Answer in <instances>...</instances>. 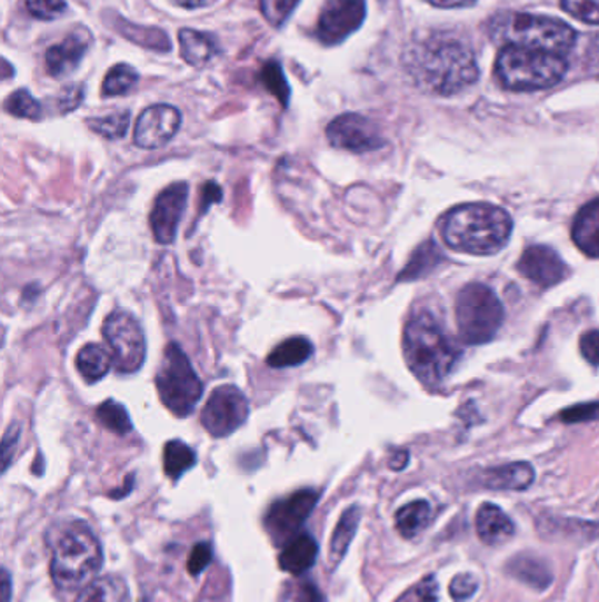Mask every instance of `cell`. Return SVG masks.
Masks as SVG:
<instances>
[{
  "mask_svg": "<svg viewBox=\"0 0 599 602\" xmlns=\"http://www.w3.org/2000/svg\"><path fill=\"white\" fill-rule=\"evenodd\" d=\"M402 62L423 92L445 98L468 89L480 75L471 48L440 32L413 39L405 51Z\"/></svg>",
  "mask_w": 599,
  "mask_h": 602,
  "instance_id": "1",
  "label": "cell"
},
{
  "mask_svg": "<svg viewBox=\"0 0 599 602\" xmlns=\"http://www.w3.org/2000/svg\"><path fill=\"white\" fill-rule=\"evenodd\" d=\"M513 223L507 210L489 203L452 208L441 223L445 244L457 253L492 256L510 241Z\"/></svg>",
  "mask_w": 599,
  "mask_h": 602,
  "instance_id": "2",
  "label": "cell"
},
{
  "mask_svg": "<svg viewBox=\"0 0 599 602\" xmlns=\"http://www.w3.org/2000/svg\"><path fill=\"white\" fill-rule=\"evenodd\" d=\"M51 576L62 590H78L92 583L102 568V547L92 529L80 520L59 523L48 535Z\"/></svg>",
  "mask_w": 599,
  "mask_h": 602,
  "instance_id": "3",
  "label": "cell"
},
{
  "mask_svg": "<svg viewBox=\"0 0 599 602\" xmlns=\"http://www.w3.org/2000/svg\"><path fill=\"white\" fill-rule=\"evenodd\" d=\"M402 353L408 367L426 386H438L456 367L461 351L453 346L443 326L429 312H419L402 333Z\"/></svg>",
  "mask_w": 599,
  "mask_h": 602,
  "instance_id": "4",
  "label": "cell"
},
{
  "mask_svg": "<svg viewBox=\"0 0 599 602\" xmlns=\"http://www.w3.org/2000/svg\"><path fill=\"white\" fill-rule=\"evenodd\" d=\"M489 34L503 48L549 51L562 57L577 41L575 30L565 21L529 13L499 14L490 21Z\"/></svg>",
  "mask_w": 599,
  "mask_h": 602,
  "instance_id": "5",
  "label": "cell"
},
{
  "mask_svg": "<svg viewBox=\"0 0 599 602\" xmlns=\"http://www.w3.org/2000/svg\"><path fill=\"white\" fill-rule=\"evenodd\" d=\"M568 72L565 57L549 51L505 47L496 60V77L505 89L535 92L558 85Z\"/></svg>",
  "mask_w": 599,
  "mask_h": 602,
  "instance_id": "6",
  "label": "cell"
},
{
  "mask_svg": "<svg viewBox=\"0 0 599 602\" xmlns=\"http://www.w3.org/2000/svg\"><path fill=\"white\" fill-rule=\"evenodd\" d=\"M156 386L162 404L178 417H189L204 392L192 363L174 342L163 349Z\"/></svg>",
  "mask_w": 599,
  "mask_h": 602,
  "instance_id": "7",
  "label": "cell"
},
{
  "mask_svg": "<svg viewBox=\"0 0 599 602\" xmlns=\"http://www.w3.org/2000/svg\"><path fill=\"white\" fill-rule=\"evenodd\" d=\"M505 308L496 293L483 284L462 287L456 302L459 335L470 346H482L498 335L503 325Z\"/></svg>",
  "mask_w": 599,
  "mask_h": 602,
  "instance_id": "8",
  "label": "cell"
},
{
  "mask_svg": "<svg viewBox=\"0 0 599 602\" xmlns=\"http://www.w3.org/2000/svg\"><path fill=\"white\" fill-rule=\"evenodd\" d=\"M102 337L113 356L114 371L136 374L147 359V338L143 328L129 312L117 310L106 317Z\"/></svg>",
  "mask_w": 599,
  "mask_h": 602,
  "instance_id": "9",
  "label": "cell"
},
{
  "mask_svg": "<svg viewBox=\"0 0 599 602\" xmlns=\"http://www.w3.org/2000/svg\"><path fill=\"white\" fill-rule=\"evenodd\" d=\"M250 405L241 389L226 384L218 386L206 402L201 413V423L213 437H227L247 423Z\"/></svg>",
  "mask_w": 599,
  "mask_h": 602,
  "instance_id": "10",
  "label": "cell"
},
{
  "mask_svg": "<svg viewBox=\"0 0 599 602\" xmlns=\"http://www.w3.org/2000/svg\"><path fill=\"white\" fill-rule=\"evenodd\" d=\"M319 499V492L301 490L274 502L266 514V529L272 540L277 543H289L293 535H298L299 529L305 525Z\"/></svg>",
  "mask_w": 599,
  "mask_h": 602,
  "instance_id": "11",
  "label": "cell"
},
{
  "mask_svg": "<svg viewBox=\"0 0 599 602\" xmlns=\"http://www.w3.org/2000/svg\"><path fill=\"white\" fill-rule=\"evenodd\" d=\"M329 144L353 154L373 152L386 145L373 120L359 114H345L327 126Z\"/></svg>",
  "mask_w": 599,
  "mask_h": 602,
  "instance_id": "12",
  "label": "cell"
},
{
  "mask_svg": "<svg viewBox=\"0 0 599 602\" xmlns=\"http://www.w3.org/2000/svg\"><path fill=\"white\" fill-rule=\"evenodd\" d=\"M365 18L366 0H326L315 36L327 47H332L356 32Z\"/></svg>",
  "mask_w": 599,
  "mask_h": 602,
  "instance_id": "13",
  "label": "cell"
},
{
  "mask_svg": "<svg viewBox=\"0 0 599 602\" xmlns=\"http://www.w3.org/2000/svg\"><path fill=\"white\" fill-rule=\"evenodd\" d=\"M189 201V184L177 181L157 196L156 205L150 214V226L153 238L160 245H171L177 240L178 226Z\"/></svg>",
  "mask_w": 599,
  "mask_h": 602,
  "instance_id": "14",
  "label": "cell"
},
{
  "mask_svg": "<svg viewBox=\"0 0 599 602\" xmlns=\"http://www.w3.org/2000/svg\"><path fill=\"white\" fill-rule=\"evenodd\" d=\"M181 126V114L169 105L150 106L139 115L134 129V144L153 150L168 145Z\"/></svg>",
  "mask_w": 599,
  "mask_h": 602,
  "instance_id": "15",
  "label": "cell"
},
{
  "mask_svg": "<svg viewBox=\"0 0 599 602\" xmlns=\"http://www.w3.org/2000/svg\"><path fill=\"white\" fill-rule=\"evenodd\" d=\"M517 270L520 272L522 277L528 278L532 284H537L538 287H543V289L562 283L570 274L561 256L556 250L547 247V245H531V247H528L520 256Z\"/></svg>",
  "mask_w": 599,
  "mask_h": 602,
  "instance_id": "16",
  "label": "cell"
},
{
  "mask_svg": "<svg viewBox=\"0 0 599 602\" xmlns=\"http://www.w3.org/2000/svg\"><path fill=\"white\" fill-rule=\"evenodd\" d=\"M92 47V34L87 29H76L71 36L47 51V69L51 77L63 78L76 71L84 53Z\"/></svg>",
  "mask_w": 599,
  "mask_h": 602,
  "instance_id": "17",
  "label": "cell"
},
{
  "mask_svg": "<svg viewBox=\"0 0 599 602\" xmlns=\"http://www.w3.org/2000/svg\"><path fill=\"white\" fill-rule=\"evenodd\" d=\"M538 532L549 541L586 544L599 537V522H586L579 519H561V516H543L538 520Z\"/></svg>",
  "mask_w": 599,
  "mask_h": 602,
  "instance_id": "18",
  "label": "cell"
},
{
  "mask_svg": "<svg viewBox=\"0 0 599 602\" xmlns=\"http://www.w3.org/2000/svg\"><path fill=\"white\" fill-rule=\"evenodd\" d=\"M477 534L487 546H501L513 537L516 525L498 505L486 502L477 513Z\"/></svg>",
  "mask_w": 599,
  "mask_h": 602,
  "instance_id": "19",
  "label": "cell"
},
{
  "mask_svg": "<svg viewBox=\"0 0 599 602\" xmlns=\"http://www.w3.org/2000/svg\"><path fill=\"white\" fill-rule=\"evenodd\" d=\"M507 573L535 590L549 589L553 582L550 565L537 553L531 552H522L510 559L507 564Z\"/></svg>",
  "mask_w": 599,
  "mask_h": 602,
  "instance_id": "20",
  "label": "cell"
},
{
  "mask_svg": "<svg viewBox=\"0 0 599 602\" xmlns=\"http://www.w3.org/2000/svg\"><path fill=\"white\" fill-rule=\"evenodd\" d=\"M571 238L586 256L599 259V198L580 208L573 220Z\"/></svg>",
  "mask_w": 599,
  "mask_h": 602,
  "instance_id": "21",
  "label": "cell"
},
{
  "mask_svg": "<svg viewBox=\"0 0 599 602\" xmlns=\"http://www.w3.org/2000/svg\"><path fill=\"white\" fill-rule=\"evenodd\" d=\"M535 481V468L526 462L489 468L482 474V485L490 490H528Z\"/></svg>",
  "mask_w": 599,
  "mask_h": 602,
  "instance_id": "22",
  "label": "cell"
},
{
  "mask_svg": "<svg viewBox=\"0 0 599 602\" xmlns=\"http://www.w3.org/2000/svg\"><path fill=\"white\" fill-rule=\"evenodd\" d=\"M317 555H319V546H317L311 535H293L292 540L283 546V552L280 555V568L286 573L299 576V574L307 573L308 569L313 568Z\"/></svg>",
  "mask_w": 599,
  "mask_h": 602,
  "instance_id": "23",
  "label": "cell"
},
{
  "mask_svg": "<svg viewBox=\"0 0 599 602\" xmlns=\"http://www.w3.org/2000/svg\"><path fill=\"white\" fill-rule=\"evenodd\" d=\"M178 38H180L181 57L192 68H204L220 51L217 39L206 32H199V30H180Z\"/></svg>",
  "mask_w": 599,
  "mask_h": 602,
  "instance_id": "24",
  "label": "cell"
},
{
  "mask_svg": "<svg viewBox=\"0 0 599 602\" xmlns=\"http://www.w3.org/2000/svg\"><path fill=\"white\" fill-rule=\"evenodd\" d=\"M361 516L362 511L359 505H352L341 514L340 522L336 525L335 534H332L331 550H329V561H331L332 568L340 564L343 556L347 555L348 546L356 537L357 529L361 523Z\"/></svg>",
  "mask_w": 599,
  "mask_h": 602,
  "instance_id": "25",
  "label": "cell"
},
{
  "mask_svg": "<svg viewBox=\"0 0 599 602\" xmlns=\"http://www.w3.org/2000/svg\"><path fill=\"white\" fill-rule=\"evenodd\" d=\"M111 367H113V356L99 344L84 346L76 356V368L89 384L104 379Z\"/></svg>",
  "mask_w": 599,
  "mask_h": 602,
  "instance_id": "26",
  "label": "cell"
},
{
  "mask_svg": "<svg viewBox=\"0 0 599 602\" xmlns=\"http://www.w3.org/2000/svg\"><path fill=\"white\" fill-rule=\"evenodd\" d=\"M313 353V344L307 337L287 338L269 353L268 365L271 368L299 367L308 362Z\"/></svg>",
  "mask_w": 599,
  "mask_h": 602,
  "instance_id": "27",
  "label": "cell"
},
{
  "mask_svg": "<svg viewBox=\"0 0 599 602\" xmlns=\"http://www.w3.org/2000/svg\"><path fill=\"white\" fill-rule=\"evenodd\" d=\"M431 519V504L428 501H413L402 505L396 513V529L405 540H413L420 532L426 531Z\"/></svg>",
  "mask_w": 599,
  "mask_h": 602,
  "instance_id": "28",
  "label": "cell"
},
{
  "mask_svg": "<svg viewBox=\"0 0 599 602\" xmlns=\"http://www.w3.org/2000/svg\"><path fill=\"white\" fill-rule=\"evenodd\" d=\"M117 20L113 27L123 38L130 39V41L141 45L143 48H148V50H171V42H169V38L163 30L156 29V27L132 26V23L122 20V18H117Z\"/></svg>",
  "mask_w": 599,
  "mask_h": 602,
  "instance_id": "29",
  "label": "cell"
},
{
  "mask_svg": "<svg viewBox=\"0 0 599 602\" xmlns=\"http://www.w3.org/2000/svg\"><path fill=\"white\" fill-rule=\"evenodd\" d=\"M196 464H198V456L183 441L174 438L163 447V471L171 480H180L184 472L190 471Z\"/></svg>",
  "mask_w": 599,
  "mask_h": 602,
  "instance_id": "30",
  "label": "cell"
},
{
  "mask_svg": "<svg viewBox=\"0 0 599 602\" xmlns=\"http://www.w3.org/2000/svg\"><path fill=\"white\" fill-rule=\"evenodd\" d=\"M127 586L120 578L104 576L84 586L76 602H126Z\"/></svg>",
  "mask_w": 599,
  "mask_h": 602,
  "instance_id": "31",
  "label": "cell"
},
{
  "mask_svg": "<svg viewBox=\"0 0 599 602\" xmlns=\"http://www.w3.org/2000/svg\"><path fill=\"white\" fill-rule=\"evenodd\" d=\"M441 259H445L443 254L436 247L435 241H426L411 256V261L399 275V280H413V278L423 277V275L435 270L436 266L440 265Z\"/></svg>",
  "mask_w": 599,
  "mask_h": 602,
  "instance_id": "32",
  "label": "cell"
},
{
  "mask_svg": "<svg viewBox=\"0 0 599 602\" xmlns=\"http://www.w3.org/2000/svg\"><path fill=\"white\" fill-rule=\"evenodd\" d=\"M97 420L114 434L127 435L132 432V422H130L127 408L122 404H118L113 398H109L104 404L99 405Z\"/></svg>",
  "mask_w": 599,
  "mask_h": 602,
  "instance_id": "33",
  "label": "cell"
},
{
  "mask_svg": "<svg viewBox=\"0 0 599 602\" xmlns=\"http://www.w3.org/2000/svg\"><path fill=\"white\" fill-rule=\"evenodd\" d=\"M138 72L134 69L127 66V63H118L106 75L104 83H102V96L104 98L123 96L138 83Z\"/></svg>",
  "mask_w": 599,
  "mask_h": 602,
  "instance_id": "34",
  "label": "cell"
},
{
  "mask_svg": "<svg viewBox=\"0 0 599 602\" xmlns=\"http://www.w3.org/2000/svg\"><path fill=\"white\" fill-rule=\"evenodd\" d=\"M129 111H117V114L108 115V117H96L87 120V126H89L93 132L108 139L123 138L127 129H129Z\"/></svg>",
  "mask_w": 599,
  "mask_h": 602,
  "instance_id": "35",
  "label": "cell"
},
{
  "mask_svg": "<svg viewBox=\"0 0 599 602\" xmlns=\"http://www.w3.org/2000/svg\"><path fill=\"white\" fill-rule=\"evenodd\" d=\"M4 108L8 114L14 115L18 118H30V120H38L41 117V105L32 98V93L29 90L21 89L9 96L8 101L4 102Z\"/></svg>",
  "mask_w": 599,
  "mask_h": 602,
  "instance_id": "36",
  "label": "cell"
},
{
  "mask_svg": "<svg viewBox=\"0 0 599 602\" xmlns=\"http://www.w3.org/2000/svg\"><path fill=\"white\" fill-rule=\"evenodd\" d=\"M260 80L268 87L269 92L281 102V105H289L290 87L287 83L283 71H281L280 63L269 62L266 63L260 75Z\"/></svg>",
  "mask_w": 599,
  "mask_h": 602,
  "instance_id": "37",
  "label": "cell"
},
{
  "mask_svg": "<svg viewBox=\"0 0 599 602\" xmlns=\"http://www.w3.org/2000/svg\"><path fill=\"white\" fill-rule=\"evenodd\" d=\"M440 598V585L436 582V578H422L419 583L410 586L405 594L399 595L395 602H438Z\"/></svg>",
  "mask_w": 599,
  "mask_h": 602,
  "instance_id": "38",
  "label": "cell"
},
{
  "mask_svg": "<svg viewBox=\"0 0 599 602\" xmlns=\"http://www.w3.org/2000/svg\"><path fill=\"white\" fill-rule=\"evenodd\" d=\"M298 4L299 0H260V11L272 27H281Z\"/></svg>",
  "mask_w": 599,
  "mask_h": 602,
  "instance_id": "39",
  "label": "cell"
},
{
  "mask_svg": "<svg viewBox=\"0 0 599 602\" xmlns=\"http://www.w3.org/2000/svg\"><path fill=\"white\" fill-rule=\"evenodd\" d=\"M561 4L566 13L577 20L589 26H599V0H561Z\"/></svg>",
  "mask_w": 599,
  "mask_h": 602,
  "instance_id": "40",
  "label": "cell"
},
{
  "mask_svg": "<svg viewBox=\"0 0 599 602\" xmlns=\"http://www.w3.org/2000/svg\"><path fill=\"white\" fill-rule=\"evenodd\" d=\"M27 9L39 20H54L66 13L68 4L66 0H27Z\"/></svg>",
  "mask_w": 599,
  "mask_h": 602,
  "instance_id": "41",
  "label": "cell"
},
{
  "mask_svg": "<svg viewBox=\"0 0 599 602\" xmlns=\"http://www.w3.org/2000/svg\"><path fill=\"white\" fill-rule=\"evenodd\" d=\"M478 585H480V583H478V578L475 576V574H457L452 582H450V598L456 602L470 601V599L477 594Z\"/></svg>",
  "mask_w": 599,
  "mask_h": 602,
  "instance_id": "42",
  "label": "cell"
},
{
  "mask_svg": "<svg viewBox=\"0 0 599 602\" xmlns=\"http://www.w3.org/2000/svg\"><path fill=\"white\" fill-rule=\"evenodd\" d=\"M211 559H213V550H211L210 543L196 544L192 552H190L189 564H187L189 573L192 576H198L210 565Z\"/></svg>",
  "mask_w": 599,
  "mask_h": 602,
  "instance_id": "43",
  "label": "cell"
},
{
  "mask_svg": "<svg viewBox=\"0 0 599 602\" xmlns=\"http://www.w3.org/2000/svg\"><path fill=\"white\" fill-rule=\"evenodd\" d=\"M580 351H582L583 358L587 362L599 367V329L583 333L582 338H580Z\"/></svg>",
  "mask_w": 599,
  "mask_h": 602,
  "instance_id": "44",
  "label": "cell"
},
{
  "mask_svg": "<svg viewBox=\"0 0 599 602\" xmlns=\"http://www.w3.org/2000/svg\"><path fill=\"white\" fill-rule=\"evenodd\" d=\"M84 89L81 85H69L59 96V108L62 114L76 110L83 101Z\"/></svg>",
  "mask_w": 599,
  "mask_h": 602,
  "instance_id": "45",
  "label": "cell"
},
{
  "mask_svg": "<svg viewBox=\"0 0 599 602\" xmlns=\"http://www.w3.org/2000/svg\"><path fill=\"white\" fill-rule=\"evenodd\" d=\"M596 417H599V404L577 405L561 414V420L566 423L589 422Z\"/></svg>",
  "mask_w": 599,
  "mask_h": 602,
  "instance_id": "46",
  "label": "cell"
},
{
  "mask_svg": "<svg viewBox=\"0 0 599 602\" xmlns=\"http://www.w3.org/2000/svg\"><path fill=\"white\" fill-rule=\"evenodd\" d=\"M18 438H20V426L11 425L4 435V443H2V456H4V471L8 468L9 462H11V450L17 447Z\"/></svg>",
  "mask_w": 599,
  "mask_h": 602,
  "instance_id": "47",
  "label": "cell"
},
{
  "mask_svg": "<svg viewBox=\"0 0 599 602\" xmlns=\"http://www.w3.org/2000/svg\"><path fill=\"white\" fill-rule=\"evenodd\" d=\"M220 199H222V189H220V186H218L217 181H208L204 189H202L201 214H204L213 203H218Z\"/></svg>",
  "mask_w": 599,
  "mask_h": 602,
  "instance_id": "48",
  "label": "cell"
},
{
  "mask_svg": "<svg viewBox=\"0 0 599 602\" xmlns=\"http://www.w3.org/2000/svg\"><path fill=\"white\" fill-rule=\"evenodd\" d=\"M586 69L599 77V34L592 38L591 45L587 48Z\"/></svg>",
  "mask_w": 599,
  "mask_h": 602,
  "instance_id": "49",
  "label": "cell"
},
{
  "mask_svg": "<svg viewBox=\"0 0 599 602\" xmlns=\"http://www.w3.org/2000/svg\"><path fill=\"white\" fill-rule=\"evenodd\" d=\"M299 590H301L299 592V602H326V599L313 583H305Z\"/></svg>",
  "mask_w": 599,
  "mask_h": 602,
  "instance_id": "50",
  "label": "cell"
},
{
  "mask_svg": "<svg viewBox=\"0 0 599 602\" xmlns=\"http://www.w3.org/2000/svg\"><path fill=\"white\" fill-rule=\"evenodd\" d=\"M436 8L456 9V8H470L477 0H426Z\"/></svg>",
  "mask_w": 599,
  "mask_h": 602,
  "instance_id": "51",
  "label": "cell"
},
{
  "mask_svg": "<svg viewBox=\"0 0 599 602\" xmlns=\"http://www.w3.org/2000/svg\"><path fill=\"white\" fill-rule=\"evenodd\" d=\"M171 2L184 9H199L213 4L214 0H171Z\"/></svg>",
  "mask_w": 599,
  "mask_h": 602,
  "instance_id": "52",
  "label": "cell"
},
{
  "mask_svg": "<svg viewBox=\"0 0 599 602\" xmlns=\"http://www.w3.org/2000/svg\"><path fill=\"white\" fill-rule=\"evenodd\" d=\"M408 464V453L407 451H398L396 453L395 458L390 460V468H395V471H401V468L407 467Z\"/></svg>",
  "mask_w": 599,
  "mask_h": 602,
  "instance_id": "53",
  "label": "cell"
},
{
  "mask_svg": "<svg viewBox=\"0 0 599 602\" xmlns=\"http://www.w3.org/2000/svg\"><path fill=\"white\" fill-rule=\"evenodd\" d=\"M11 601V580H9L8 571H4L2 576V602Z\"/></svg>",
  "mask_w": 599,
  "mask_h": 602,
  "instance_id": "54",
  "label": "cell"
}]
</instances>
